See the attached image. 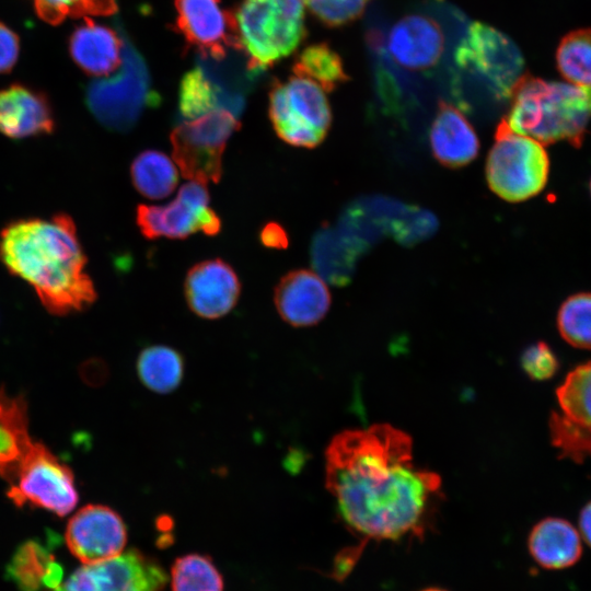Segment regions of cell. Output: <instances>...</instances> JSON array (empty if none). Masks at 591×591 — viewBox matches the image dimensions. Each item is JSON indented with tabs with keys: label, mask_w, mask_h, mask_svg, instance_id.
Masks as SVG:
<instances>
[{
	"label": "cell",
	"mask_w": 591,
	"mask_h": 591,
	"mask_svg": "<svg viewBox=\"0 0 591 591\" xmlns=\"http://www.w3.org/2000/svg\"><path fill=\"white\" fill-rule=\"evenodd\" d=\"M325 484L349 530L378 541L421 537L441 494L440 476L414 463L412 438L387 424L335 436Z\"/></svg>",
	"instance_id": "obj_1"
},
{
	"label": "cell",
	"mask_w": 591,
	"mask_h": 591,
	"mask_svg": "<svg viewBox=\"0 0 591 591\" xmlns=\"http://www.w3.org/2000/svg\"><path fill=\"white\" fill-rule=\"evenodd\" d=\"M0 260L54 315L80 312L96 299L86 256L67 215L10 222L0 232Z\"/></svg>",
	"instance_id": "obj_2"
},
{
	"label": "cell",
	"mask_w": 591,
	"mask_h": 591,
	"mask_svg": "<svg viewBox=\"0 0 591 591\" xmlns=\"http://www.w3.org/2000/svg\"><path fill=\"white\" fill-rule=\"evenodd\" d=\"M505 121L542 144L567 141L580 147L591 119V91L525 73L510 95Z\"/></svg>",
	"instance_id": "obj_3"
},
{
	"label": "cell",
	"mask_w": 591,
	"mask_h": 591,
	"mask_svg": "<svg viewBox=\"0 0 591 591\" xmlns=\"http://www.w3.org/2000/svg\"><path fill=\"white\" fill-rule=\"evenodd\" d=\"M231 12L237 50L250 70L269 68L294 53L308 34L303 0H242Z\"/></svg>",
	"instance_id": "obj_4"
},
{
	"label": "cell",
	"mask_w": 591,
	"mask_h": 591,
	"mask_svg": "<svg viewBox=\"0 0 591 591\" xmlns=\"http://www.w3.org/2000/svg\"><path fill=\"white\" fill-rule=\"evenodd\" d=\"M548 173L549 160L544 144L511 130L502 120L486 160L489 188L506 201H524L544 189Z\"/></svg>",
	"instance_id": "obj_5"
},
{
	"label": "cell",
	"mask_w": 591,
	"mask_h": 591,
	"mask_svg": "<svg viewBox=\"0 0 591 591\" xmlns=\"http://www.w3.org/2000/svg\"><path fill=\"white\" fill-rule=\"evenodd\" d=\"M269 117L280 139L294 147L314 148L329 130L332 111L318 84L293 76L286 82L273 84Z\"/></svg>",
	"instance_id": "obj_6"
},
{
	"label": "cell",
	"mask_w": 591,
	"mask_h": 591,
	"mask_svg": "<svg viewBox=\"0 0 591 591\" xmlns=\"http://www.w3.org/2000/svg\"><path fill=\"white\" fill-rule=\"evenodd\" d=\"M239 126L236 115L227 108L177 125L170 139L173 159L183 176L201 184L218 183L225 144Z\"/></svg>",
	"instance_id": "obj_7"
},
{
	"label": "cell",
	"mask_w": 591,
	"mask_h": 591,
	"mask_svg": "<svg viewBox=\"0 0 591 591\" xmlns=\"http://www.w3.org/2000/svg\"><path fill=\"white\" fill-rule=\"evenodd\" d=\"M16 506L31 505L58 517L69 514L79 500L71 468L44 443L33 441L7 493Z\"/></svg>",
	"instance_id": "obj_8"
},
{
	"label": "cell",
	"mask_w": 591,
	"mask_h": 591,
	"mask_svg": "<svg viewBox=\"0 0 591 591\" xmlns=\"http://www.w3.org/2000/svg\"><path fill=\"white\" fill-rule=\"evenodd\" d=\"M454 56L459 67L480 76L500 99H509L525 74V61L517 44L484 22L468 26Z\"/></svg>",
	"instance_id": "obj_9"
},
{
	"label": "cell",
	"mask_w": 591,
	"mask_h": 591,
	"mask_svg": "<svg viewBox=\"0 0 591 591\" xmlns=\"http://www.w3.org/2000/svg\"><path fill=\"white\" fill-rule=\"evenodd\" d=\"M169 580L154 558L137 549L83 564L51 591H162Z\"/></svg>",
	"instance_id": "obj_10"
},
{
	"label": "cell",
	"mask_w": 591,
	"mask_h": 591,
	"mask_svg": "<svg viewBox=\"0 0 591 591\" xmlns=\"http://www.w3.org/2000/svg\"><path fill=\"white\" fill-rule=\"evenodd\" d=\"M551 436L561 457L582 463L591 457V362L572 370L557 390Z\"/></svg>",
	"instance_id": "obj_11"
},
{
	"label": "cell",
	"mask_w": 591,
	"mask_h": 591,
	"mask_svg": "<svg viewBox=\"0 0 591 591\" xmlns=\"http://www.w3.org/2000/svg\"><path fill=\"white\" fill-rule=\"evenodd\" d=\"M209 195L204 184L183 185L177 197L164 206L139 205L137 224L147 239H183L198 231L215 235L221 222L209 207Z\"/></svg>",
	"instance_id": "obj_12"
},
{
	"label": "cell",
	"mask_w": 591,
	"mask_h": 591,
	"mask_svg": "<svg viewBox=\"0 0 591 591\" xmlns=\"http://www.w3.org/2000/svg\"><path fill=\"white\" fill-rule=\"evenodd\" d=\"M143 71L123 70L112 79L92 82L86 90V105L106 128L127 131L150 103Z\"/></svg>",
	"instance_id": "obj_13"
},
{
	"label": "cell",
	"mask_w": 591,
	"mask_h": 591,
	"mask_svg": "<svg viewBox=\"0 0 591 591\" xmlns=\"http://www.w3.org/2000/svg\"><path fill=\"white\" fill-rule=\"evenodd\" d=\"M175 31L204 57L220 60L237 49L231 10L221 0H175Z\"/></svg>",
	"instance_id": "obj_14"
},
{
	"label": "cell",
	"mask_w": 591,
	"mask_h": 591,
	"mask_svg": "<svg viewBox=\"0 0 591 591\" xmlns=\"http://www.w3.org/2000/svg\"><path fill=\"white\" fill-rule=\"evenodd\" d=\"M65 540L70 552L83 564L119 555L127 542L121 517L103 505H88L69 520Z\"/></svg>",
	"instance_id": "obj_15"
},
{
	"label": "cell",
	"mask_w": 591,
	"mask_h": 591,
	"mask_svg": "<svg viewBox=\"0 0 591 591\" xmlns=\"http://www.w3.org/2000/svg\"><path fill=\"white\" fill-rule=\"evenodd\" d=\"M185 297L190 310L204 318H219L229 313L240 296V281L222 259L194 265L186 275Z\"/></svg>",
	"instance_id": "obj_16"
},
{
	"label": "cell",
	"mask_w": 591,
	"mask_h": 591,
	"mask_svg": "<svg viewBox=\"0 0 591 591\" xmlns=\"http://www.w3.org/2000/svg\"><path fill=\"white\" fill-rule=\"evenodd\" d=\"M387 50L396 63L421 71L436 66L444 48V36L437 21L422 14H409L390 30Z\"/></svg>",
	"instance_id": "obj_17"
},
{
	"label": "cell",
	"mask_w": 591,
	"mask_h": 591,
	"mask_svg": "<svg viewBox=\"0 0 591 591\" xmlns=\"http://www.w3.org/2000/svg\"><path fill=\"white\" fill-rule=\"evenodd\" d=\"M274 301L281 318L297 327L317 324L331 306L323 278L306 269L286 274L275 288Z\"/></svg>",
	"instance_id": "obj_18"
},
{
	"label": "cell",
	"mask_w": 591,
	"mask_h": 591,
	"mask_svg": "<svg viewBox=\"0 0 591 591\" xmlns=\"http://www.w3.org/2000/svg\"><path fill=\"white\" fill-rule=\"evenodd\" d=\"M55 117L48 97L34 88L13 83L0 90V132L13 140L50 135Z\"/></svg>",
	"instance_id": "obj_19"
},
{
	"label": "cell",
	"mask_w": 591,
	"mask_h": 591,
	"mask_svg": "<svg viewBox=\"0 0 591 591\" xmlns=\"http://www.w3.org/2000/svg\"><path fill=\"white\" fill-rule=\"evenodd\" d=\"M69 53L77 66L93 77L108 76L123 63V43L117 33L90 18L71 33Z\"/></svg>",
	"instance_id": "obj_20"
},
{
	"label": "cell",
	"mask_w": 591,
	"mask_h": 591,
	"mask_svg": "<svg viewBox=\"0 0 591 591\" xmlns=\"http://www.w3.org/2000/svg\"><path fill=\"white\" fill-rule=\"evenodd\" d=\"M434 158L449 167L472 162L478 153V137L467 118L454 106L441 102L429 132Z\"/></svg>",
	"instance_id": "obj_21"
},
{
	"label": "cell",
	"mask_w": 591,
	"mask_h": 591,
	"mask_svg": "<svg viewBox=\"0 0 591 591\" xmlns=\"http://www.w3.org/2000/svg\"><path fill=\"white\" fill-rule=\"evenodd\" d=\"M32 443L24 396H11L0 387V478L15 480Z\"/></svg>",
	"instance_id": "obj_22"
},
{
	"label": "cell",
	"mask_w": 591,
	"mask_h": 591,
	"mask_svg": "<svg viewBox=\"0 0 591 591\" xmlns=\"http://www.w3.org/2000/svg\"><path fill=\"white\" fill-rule=\"evenodd\" d=\"M7 577L20 591H51L62 582L63 568L51 546L39 540L22 543L7 566Z\"/></svg>",
	"instance_id": "obj_23"
},
{
	"label": "cell",
	"mask_w": 591,
	"mask_h": 591,
	"mask_svg": "<svg viewBox=\"0 0 591 591\" xmlns=\"http://www.w3.org/2000/svg\"><path fill=\"white\" fill-rule=\"evenodd\" d=\"M528 546L533 559L546 569L567 568L577 563L582 553L579 533L559 518H546L536 523Z\"/></svg>",
	"instance_id": "obj_24"
},
{
	"label": "cell",
	"mask_w": 591,
	"mask_h": 591,
	"mask_svg": "<svg viewBox=\"0 0 591 591\" xmlns=\"http://www.w3.org/2000/svg\"><path fill=\"white\" fill-rule=\"evenodd\" d=\"M242 103L222 93L200 68L187 71L179 83L178 109L185 120H190L217 108L234 113L242 109Z\"/></svg>",
	"instance_id": "obj_25"
},
{
	"label": "cell",
	"mask_w": 591,
	"mask_h": 591,
	"mask_svg": "<svg viewBox=\"0 0 591 591\" xmlns=\"http://www.w3.org/2000/svg\"><path fill=\"white\" fill-rule=\"evenodd\" d=\"M130 173L136 189L151 199L169 196L178 182L176 166L169 157L157 150L139 153L131 163Z\"/></svg>",
	"instance_id": "obj_26"
},
{
	"label": "cell",
	"mask_w": 591,
	"mask_h": 591,
	"mask_svg": "<svg viewBox=\"0 0 591 591\" xmlns=\"http://www.w3.org/2000/svg\"><path fill=\"white\" fill-rule=\"evenodd\" d=\"M138 375L148 389L157 393H170L181 383L184 362L175 349L157 345L141 351L137 360Z\"/></svg>",
	"instance_id": "obj_27"
},
{
	"label": "cell",
	"mask_w": 591,
	"mask_h": 591,
	"mask_svg": "<svg viewBox=\"0 0 591 591\" xmlns=\"http://www.w3.org/2000/svg\"><path fill=\"white\" fill-rule=\"evenodd\" d=\"M292 71L294 76L315 82L325 92H332L349 79L340 56L326 43L303 48L296 58Z\"/></svg>",
	"instance_id": "obj_28"
},
{
	"label": "cell",
	"mask_w": 591,
	"mask_h": 591,
	"mask_svg": "<svg viewBox=\"0 0 591 591\" xmlns=\"http://www.w3.org/2000/svg\"><path fill=\"white\" fill-rule=\"evenodd\" d=\"M556 63L568 83L591 91V28L565 35L556 51Z\"/></svg>",
	"instance_id": "obj_29"
},
{
	"label": "cell",
	"mask_w": 591,
	"mask_h": 591,
	"mask_svg": "<svg viewBox=\"0 0 591 591\" xmlns=\"http://www.w3.org/2000/svg\"><path fill=\"white\" fill-rule=\"evenodd\" d=\"M172 591H223V579L210 557L187 554L171 568Z\"/></svg>",
	"instance_id": "obj_30"
},
{
	"label": "cell",
	"mask_w": 591,
	"mask_h": 591,
	"mask_svg": "<svg viewBox=\"0 0 591 591\" xmlns=\"http://www.w3.org/2000/svg\"><path fill=\"white\" fill-rule=\"evenodd\" d=\"M557 325L567 343L591 349V293L569 297L559 309Z\"/></svg>",
	"instance_id": "obj_31"
},
{
	"label": "cell",
	"mask_w": 591,
	"mask_h": 591,
	"mask_svg": "<svg viewBox=\"0 0 591 591\" xmlns=\"http://www.w3.org/2000/svg\"><path fill=\"white\" fill-rule=\"evenodd\" d=\"M37 16L50 25L68 18L112 15L117 12V0H32Z\"/></svg>",
	"instance_id": "obj_32"
},
{
	"label": "cell",
	"mask_w": 591,
	"mask_h": 591,
	"mask_svg": "<svg viewBox=\"0 0 591 591\" xmlns=\"http://www.w3.org/2000/svg\"><path fill=\"white\" fill-rule=\"evenodd\" d=\"M372 0H303L304 5L328 27L347 25L359 19Z\"/></svg>",
	"instance_id": "obj_33"
},
{
	"label": "cell",
	"mask_w": 591,
	"mask_h": 591,
	"mask_svg": "<svg viewBox=\"0 0 591 591\" xmlns=\"http://www.w3.org/2000/svg\"><path fill=\"white\" fill-rule=\"evenodd\" d=\"M525 373L534 380H547L558 369V361L551 348L543 341L528 347L521 357Z\"/></svg>",
	"instance_id": "obj_34"
},
{
	"label": "cell",
	"mask_w": 591,
	"mask_h": 591,
	"mask_svg": "<svg viewBox=\"0 0 591 591\" xmlns=\"http://www.w3.org/2000/svg\"><path fill=\"white\" fill-rule=\"evenodd\" d=\"M20 53V39L5 24L0 22V74L14 67Z\"/></svg>",
	"instance_id": "obj_35"
},
{
	"label": "cell",
	"mask_w": 591,
	"mask_h": 591,
	"mask_svg": "<svg viewBox=\"0 0 591 591\" xmlns=\"http://www.w3.org/2000/svg\"><path fill=\"white\" fill-rule=\"evenodd\" d=\"M260 241L265 246L273 248H283L288 245V237L285 230L274 222L266 224L262 229Z\"/></svg>",
	"instance_id": "obj_36"
},
{
	"label": "cell",
	"mask_w": 591,
	"mask_h": 591,
	"mask_svg": "<svg viewBox=\"0 0 591 591\" xmlns=\"http://www.w3.org/2000/svg\"><path fill=\"white\" fill-rule=\"evenodd\" d=\"M579 528L583 540L591 546V501L580 512Z\"/></svg>",
	"instance_id": "obj_37"
},
{
	"label": "cell",
	"mask_w": 591,
	"mask_h": 591,
	"mask_svg": "<svg viewBox=\"0 0 591 591\" xmlns=\"http://www.w3.org/2000/svg\"><path fill=\"white\" fill-rule=\"evenodd\" d=\"M420 591H447V590H443V589H440V588H426V589H422Z\"/></svg>",
	"instance_id": "obj_38"
},
{
	"label": "cell",
	"mask_w": 591,
	"mask_h": 591,
	"mask_svg": "<svg viewBox=\"0 0 591 591\" xmlns=\"http://www.w3.org/2000/svg\"><path fill=\"white\" fill-rule=\"evenodd\" d=\"M590 193H591V182H590Z\"/></svg>",
	"instance_id": "obj_39"
}]
</instances>
